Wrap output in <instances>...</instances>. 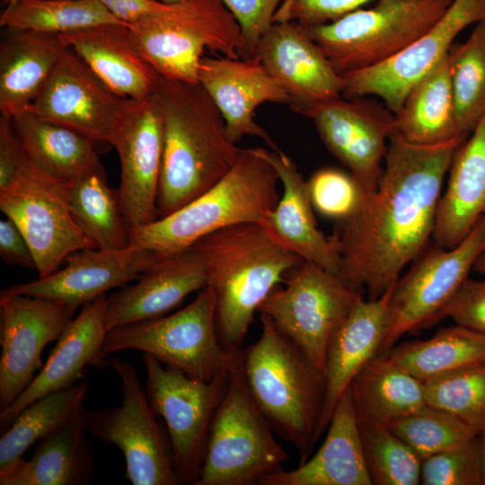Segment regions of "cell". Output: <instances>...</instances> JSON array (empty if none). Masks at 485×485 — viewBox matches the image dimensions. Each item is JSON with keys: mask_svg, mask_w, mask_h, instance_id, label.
<instances>
[{"mask_svg": "<svg viewBox=\"0 0 485 485\" xmlns=\"http://www.w3.org/2000/svg\"><path fill=\"white\" fill-rule=\"evenodd\" d=\"M465 139L420 146L394 132L376 189L330 236L340 257V278L377 299L399 279L433 236L443 183Z\"/></svg>", "mask_w": 485, "mask_h": 485, "instance_id": "6da1fadb", "label": "cell"}, {"mask_svg": "<svg viewBox=\"0 0 485 485\" xmlns=\"http://www.w3.org/2000/svg\"><path fill=\"white\" fill-rule=\"evenodd\" d=\"M155 93L164 119L157 196L160 218L221 181L234 165L242 148L227 137L224 118L200 84L161 76Z\"/></svg>", "mask_w": 485, "mask_h": 485, "instance_id": "7a4b0ae2", "label": "cell"}, {"mask_svg": "<svg viewBox=\"0 0 485 485\" xmlns=\"http://www.w3.org/2000/svg\"><path fill=\"white\" fill-rule=\"evenodd\" d=\"M200 254L207 287L216 299L220 343L241 350L260 304L284 275L304 260L279 244L259 223L222 228L193 244Z\"/></svg>", "mask_w": 485, "mask_h": 485, "instance_id": "3957f363", "label": "cell"}, {"mask_svg": "<svg viewBox=\"0 0 485 485\" xmlns=\"http://www.w3.org/2000/svg\"><path fill=\"white\" fill-rule=\"evenodd\" d=\"M261 334L238 352L240 368L259 410L281 439L294 445L300 463L322 436L326 378L271 319L260 313Z\"/></svg>", "mask_w": 485, "mask_h": 485, "instance_id": "277c9868", "label": "cell"}, {"mask_svg": "<svg viewBox=\"0 0 485 485\" xmlns=\"http://www.w3.org/2000/svg\"><path fill=\"white\" fill-rule=\"evenodd\" d=\"M278 181L276 169L257 147L242 148L221 181L172 214L131 231L130 245L162 259L222 228L260 224L279 201Z\"/></svg>", "mask_w": 485, "mask_h": 485, "instance_id": "5b68a950", "label": "cell"}, {"mask_svg": "<svg viewBox=\"0 0 485 485\" xmlns=\"http://www.w3.org/2000/svg\"><path fill=\"white\" fill-rule=\"evenodd\" d=\"M143 57L164 78L198 83L206 49L220 56H243L240 26L221 0H156L152 11L128 26Z\"/></svg>", "mask_w": 485, "mask_h": 485, "instance_id": "8992f818", "label": "cell"}, {"mask_svg": "<svg viewBox=\"0 0 485 485\" xmlns=\"http://www.w3.org/2000/svg\"><path fill=\"white\" fill-rule=\"evenodd\" d=\"M238 352L228 370L196 485H260L289 460L247 388Z\"/></svg>", "mask_w": 485, "mask_h": 485, "instance_id": "52a82bcc", "label": "cell"}, {"mask_svg": "<svg viewBox=\"0 0 485 485\" xmlns=\"http://www.w3.org/2000/svg\"><path fill=\"white\" fill-rule=\"evenodd\" d=\"M454 0H378L338 20L303 25L340 75L380 65L425 34Z\"/></svg>", "mask_w": 485, "mask_h": 485, "instance_id": "ba28073f", "label": "cell"}, {"mask_svg": "<svg viewBox=\"0 0 485 485\" xmlns=\"http://www.w3.org/2000/svg\"><path fill=\"white\" fill-rule=\"evenodd\" d=\"M128 349L148 354L163 365L202 381L227 372L236 354L225 351L220 343L215 295L208 287L172 314L110 330L97 366L106 365V357L111 354Z\"/></svg>", "mask_w": 485, "mask_h": 485, "instance_id": "9c48e42d", "label": "cell"}, {"mask_svg": "<svg viewBox=\"0 0 485 485\" xmlns=\"http://www.w3.org/2000/svg\"><path fill=\"white\" fill-rule=\"evenodd\" d=\"M106 365L120 379L122 401L111 409L87 410V432L122 452L125 479L133 485H182L166 428L157 420L135 367L118 358Z\"/></svg>", "mask_w": 485, "mask_h": 485, "instance_id": "30bf717a", "label": "cell"}, {"mask_svg": "<svg viewBox=\"0 0 485 485\" xmlns=\"http://www.w3.org/2000/svg\"><path fill=\"white\" fill-rule=\"evenodd\" d=\"M258 308L324 373L329 342L349 313L357 290L322 266L304 260Z\"/></svg>", "mask_w": 485, "mask_h": 485, "instance_id": "8fae6325", "label": "cell"}, {"mask_svg": "<svg viewBox=\"0 0 485 485\" xmlns=\"http://www.w3.org/2000/svg\"><path fill=\"white\" fill-rule=\"evenodd\" d=\"M149 403L163 419L176 472L185 485H196L211 424L227 385L228 371L210 381L191 378L182 371L142 354Z\"/></svg>", "mask_w": 485, "mask_h": 485, "instance_id": "7c38bea8", "label": "cell"}, {"mask_svg": "<svg viewBox=\"0 0 485 485\" xmlns=\"http://www.w3.org/2000/svg\"><path fill=\"white\" fill-rule=\"evenodd\" d=\"M67 184L43 172L24 152L17 180L0 190V209L25 236L39 278L57 270L69 254L98 248L72 216Z\"/></svg>", "mask_w": 485, "mask_h": 485, "instance_id": "4fadbf2b", "label": "cell"}, {"mask_svg": "<svg viewBox=\"0 0 485 485\" xmlns=\"http://www.w3.org/2000/svg\"><path fill=\"white\" fill-rule=\"evenodd\" d=\"M485 251V215L455 246L437 244L422 252L391 288L390 326L381 354L403 335L439 321L443 308L458 290Z\"/></svg>", "mask_w": 485, "mask_h": 485, "instance_id": "5bb4252c", "label": "cell"}, {"mask_svg": "<svg viewBox=\"0 0 485 485\" xmlns=\"http://www.w3.org/2000/svg\"><path fill=\"white\" fill-rule=\"evenodd\" d=\"M110 145L120 163L118 192L130 231L154 222L159 218L157 196L164 147L163 113L155 93L127 100Z\"/></svg>", "mask_w": 485, "mask_h": 485, "instance_id": "9a60e30c", "label": "cell"}, {"mask_svg": "<svg viewBox=\"0 0 485 485\" xmlns=\"http://www.w3.org/2000/svg\"><path fill=\"white\" fill-rule=\"evenodd\" d=\"M485 21V0H454L443 16L419 40L391 59L342 75V97L376 96L396 114L414 84L449 53L459 33Z\"/></svg>", "mask_w": 485, "mask_h": 485, "instance_id": "2e32d148", "label": "cell"}, {"mask_svg": "<svg viewBox=\"0 0 485 485\" xmlns=\"http://www.w3.org/2000/svg\"><path fill=\"white\" fill-rule=\"evenodd\" d=\"M75 311L56 300L0 294V411L30 385L44 348L58 340Z\"/></svg>", "mask_w": 485, "mask_h": 485, "instance_id": "e0dca14e", "label": "cell"}, {"mask_svg": "<svg viewBox=\"0 0 485 485\" xmlns=\"http://www.w3.org/2000/svg\"><path fill=\"white\" fill-rule=\"evenodd\" d=\"M308 118L327 149L367 192L374 191L395 132L394 114L367 97H340L317 106Z\"/></svg>", "mask_w": 485, "mask_h": 485, "instance_id": "ac0fdd59", "label": "cell"}, {"mask_svg": "<svg viewBox=\"0 0 485 485\" xmlns=\"http://www.w3.org/2000/svg\"><path fill=\"white\" fill-rule=\"evenodd\" d=\"M127 100L107 87L76 52L65 47L45 86L26 109L93 143L110 144Z\"/></svg>", "mask_w": 485, "mask_h": 485, "instance_id": "d6986e66", "label": "cell"}, {"mask_svg": "<svg viewBox=\"0 0 485 485\" xmlns=\"http://www.w3.org/2000/svg\"><path fill=\"white\" fill-rule=\"evenodd\" d=\"M253 56L285 88L297 113L308 117L317 106L342 97L343 76L297 22H274Z\"/></svg>", "mask_w": 485, "mask_h": 485, "instance_id": "ffe728a7", "label": "cell"}, {"mask_svg": "<svg viewBox=\"0 0 485 485\" xmlns=\"http://www.w3.org/2000/svg\"><path fill=\"white\" fill-rule=\"evenodd\" d=\"M198 83L220 110L227 137L237 144L245 136L261 138L270 149L277 145L253 119L255 110L264 102L290 105L291 99L260 60L203 56L198 67Z\"/></svg>", "mask_w": 485, "mask_h": 485, "instance_id": "44dd1931", "label": "cell"}, {"mask_svg": "<svg viewBox=\"0 0 485 485\" xmlns=\"http://www.w3.org/2000/svg\"><path fill=\"white\" fill-rule=\"evenodd\" d=\"M158 260L151 251L132 245L115 251L83 249L69 254L63 269L9 286L1 293L56 300L76 310L107 291L136 280Z\"/></svg>", "mask_w": 485, "mask_h": 485, "instance_id": "7402d4cb", "label": "cell"}, {"mask_svg": "<svg viewBox=\"0 0 485 485\" xmlns=\"http://www.w3.org/2000/svg\"><path fill=\"white\" fill-rule=\"evenodd\" d=\"M207 287L200 254L193 247L155 261L132 286L108 297L105 324L110 330L164 315L190 293Z\"/></svg>", "mask_w": 485, "mask_h": 485, "instance_id": "603a6c76", "label": "cell"}, {"mask_svg": "<svg viewBox=\"0 0 485 485\" xmlns=\"http://www.w3.org/2000/svg\"><path fill=\"white\" fill-rule=\"evenodd\" d=\"M108 297L102 295L83 305L57 340L47 362L30 385L5 410L0 411L1 433L29 404L53 392L69 387L85 375L87 366H97L107 334Z\"/></svg>", "mask_w": 485, "mask_h": 485, "instance_id": "cb8c5ba5", "label": "cell"}, {"mask_svg": "<svg viewBox=\"0 0 485 485\" xmlns=\"http://www.w3.org/2000/svg\"><path fill=\"white\" fill-rule=\"evenodd\" d=\"M276 169L283 186L277 207L260 223L283 247L340 278L341 261L331 237L317 226L306 181L280 150L257 147Z\"/></svg>", "mask_w": 485, "mask_h": 485, "instance_id": "d4e9b609", "label": "cell"}, {"mask_svg": "<svg viewBox=\"0 0 485 485\" xmlns=\"http://www.w3.org/2000/svg\"><path fill=\"white\" fill-rule=\"evenodd\" d=\"M391 288L377 299L366 300L359 293L349 313L329 342L325 357L326 400L321 435L327 430L338 401L354 376L366 362L381 354L390 326Z\"/></svg>", "mask_w": 485, "mask_h": 485, "instance_id": "484cf974", "label": "cell"}, {"mask_svg": "<svg viewBox=\"0 0 485 485\" xmlns=\"http://www.w3.org/2000/svg\"><path fill=\"white\" fill-rule=\"evenodd\" d=\"M58 37L116 94L142 99L155 93L161 75L139 53L127 25L101 23Z\"/></svg>", "mask_w": 485, "mask_h": 485, "instance_id": "4316f807", "label": "cell"}, {"mask_svg": "<svg viewBox=\"0 0 485 485\" xmlns=\"http://www.w3.org/2000/svg\"><path fill=\"white\" fill-rule=\"evenodd\" d=\"M318 451L291 471L265 478L260 485H372L349 387L332 413Z\"/></svg>", "mask_w": 485, "mask_h": 485, "instance_id": "83f0119b", "label": "cell"}, {"mask_svg": "<svg viewBox=\"0 0 485 485\" xmlns=\"http://www.w3.org/2000/svg\"><path fill=\"white\" fill-rule=\"evenodd\" d=\"M455 150L433 232L435 243L458 244L485 214V115Z\"/></svg>", "mask_w": 485, "mask_h": 485, "instance_id": "f1b7e54d", "label": "cell"}, {"mask_svg": "<svg viewBox=\"0 0 485 485\" xmlns=\"http://www.w3.org/2000/svg\"><path fill=\"white\" fill-rule=\"evenodd\" d=\"M86 412L84 404L40 439L31 457L1 476L0 485H89L94 463L85 436Z\"/></svg>", "mask_w": 485, "mask_h": 485, "instance_id": "f546056e", "label": "cell"}, {"mask_svg": "<svg viewBox=\"0 0 485 485\" xmlns=\"http://www.w3.org/2000/svg\"><path fill=\"white\" fill-rule=\"evenodd\" d=\"M66 46L58 35L4 28L0 38V111L26 109L41 92Z\"/></svg>", "mask_w": 485, "mask_h": 485, "instance_id": "4dcf8cb0", "label": "cell"}, {"mask_svg": "<svg viewBox=\"0 0 485 485\" xmlns=\"http://www.w3.org/2000/svg\"><path fill=\"white\" fill-rule=\"evenodd\" d=\"M11 117L27 157L50 176L72 182L105 172L94 143L81 133L27 109Z\"/></svg>", "mask_w": 485, "mask_h": 485, "instance_id": "1f68e13d", "label": "cell"}, {"mask_svg": "<svg viewBox=\"0 0 485 485\" xmlns=\"http://www.w3.org/2000/svg\"><path fill=\"white\" fill-rule=\"evenodd\" d=\"M394 120L395 132L411 144L466 139L457 126L448 55L410 89Z\"/></svg>", "mask_w": 485, "mask_h": 485, "instance_id": "d6a6232c", "label": "cell"}, {"mask_svg": "<svg viewBox=\"0 0 485 485\" xmlns=\"http://www.w3.org/2000/svg\"><path fill=\"white\" fill-rule=\"evenodd\" d=\"M349 389L357 422L388 425L424 406V383L379 354L357 372Z\"/></svg>", "mask_w": 485, "mask_h": 485, "instance_id": "836d02e7", "label": "cell"}, {"mask_svg": "<svg viewBox=\"0 0 485 485\" xmlns=\"http://www.w3.org/2000/svg\"><path fill=\"white\" fill-rule=\"evenodd\" d=\"M385 354L425 383L485 363V334L455 324L427 340L395 344Z\"/></svg>", "mask_w": 485, "mask_h": 485, "instance_id": "e575fe53", "label": "cell"}, {"mask_svg": "<svg viewBox=\"0 0 485 485\" xmlns=\"http://www.w3.org/2000/svg\"><path fill=\"white\" fill-rule=\"evenodd\" d=\"M89 377L34 401L13 419L0 437V477L23 459L24 453L40 439L66 421L88 393Z\"/></svg>", "mask_w": 485, "mask_h": 485, "instance_id": "d590c367", "label": "cell"}, {"mask_svg": "<svg viewBox=\"0 0 485 485\" xmlns=\"http://www.w3.org/2000/svg\"><path fill=\"white\" fill-rule=\"evenodd\" d=\"M66 197L75 221L98 248L115 251L130 246L131 231L119 192L108 185L105 172L68 182Z\"/></svg>", "mask_w": 485, "mask_h": 485, "instance_id": "8d00e7d4", "label": "cell"}, {"mask_svg": "<svg viewBox=\"0 0 485 485\" xmlns=\"http://www.w3.org/2000/svg\"><path fill=\"white\" fill-rule=\"evenodd\" d=\"M108 22H119L100 0H13L0 15L2 28L57 35Z\"/></svg>", "mask_w": 485, "mask_h": 485, "instance_id": "74e56055", "label": "cell"}, {"mask_svg": "<svg viewBox=\"0 0 485 485\" xmlns=\"http://www.w3.org/2000/svg\"><path fill=\"white\" fill-rule=\"evenodd\" d=\"M448 57L457 126L467 137L485 115V21L465 42L454 44Z\"/></svg>", "mask_w": 485, "mask_h": 485, "instance_id": "f35d334b", "label": "cell"}, {"mask_svg": "<svg viewBox=\"0 0 485 485\" xmlns=\"http://www.w3.org/2000/svg\"><path fill=\"white\" fill-rule=\"evenodd\" d=\"M364 458L374 485H418L422 459L387 425L358 422Z\"/></svg>", "mask_w": 485, "mask_h": 485, "instance_id": "ab89813d", "label": "cell"}, {"mask_svg": "<svg viewBox=\"0 0 485 485\" xmlns=\"http://www.w3.org/2000/svg\"><path fill=\"white\" fill-rule=\"evenodd\" d=\"M387 426L422 460L467 444L478 436L474 428L454 414L427 403Z\"/></svg>", "mask_w": 485, "mask_h": 485, "instance_id": "60d3db41", "label": "cell"}, {"mask_svg": "<svg viewBox=\"0 0 485 485\" xmlns=\"http://www.w3.org/2000/svg\"><path fill=\"white\" fill-rule=\"evenodd\" d=\"M427 404L445 410L479 434L485 424V363L424 383Z\"/></svg>", "mask_w": 485, "mask_h": 485, "instance_id": "b9f144b4", "label": "cell"}, {"mask_svg": "<svg viewBox=\"0 0 485 485\" xmlns=\"http://www.w3.org/2000/svg\"><path fill=\"white\" fill-rule=\"evenodd\" d=\"M306 184L313 210L337 223L352 217L370 193L349 172L332 167L317 170Z\"/></svg>", "mask_w": 485, "mask_h": 485, "instance_id": "7bdbcfd3", "label": "cell"}, {"mask_svg": "<svg viewBox=\"0 0 485 485\" xmlns=\"http://www.w3.org/2000/svg\"><path fill=\"white\" fill-rule=\"evenodd\" d=\"M420 484L484 485L482 456L478 436L422 461Z\"/></svg>", "mask_w": 485, "mask_h": 485, "instance_id": "ee69618b", "label": "cell"}, {"mask_svg": "<svg viewBox=\"0 0 485 485\" xmlns=\"http://www.w3.org/2000/svg\"><path fill=\"white\" fill-rule=\"evenodd\" d=\"M237 21L244 48L242 57H253L260 38L274 23L283 0H221Z\"/></svg>", "mask_w": 485, "mask_h": 485, "instance_id": "f6af8a7d", "label": "cell"}, {"mask_svg": "<svg viewBox=\"0 0 485 485\" xmlns=\"http://www.w3.org/2000/svg\"><path fill=\"white\" fill-rule=\"evenodd\" d=\"M372 0H283L273 22L295 21L303 25L333 22Z\"/></svg>", "mask_w": 485, "mask_h": 485, "instance_id": "bcb514c9", "label": "cell"}, {"mask_svg": "<svg viewBox=\"0 0 485 485\" xmlns=\"http://www.w3.org/2000/svg\"><path fill=\"white\" fill-rule=\"evenodd\" d=\"M444 318L485 334V281L468 277L441 311Z\"/></svg>", "mask_w": 485, "mask_h": 485, "instance_id": "7dc6e473", "label": "cell"}, {"mask_svg": "<svg viewBox=\"0 0 485 485\" xmlns=\"http://www.w3.org/2000/svg\"><path fill=\"white\" fill-rule=\"evenodd\" d=\"M24 151L14 128L12 117L0 116V190L15 182L20 172Z\"/></svg>", "mask_w": 485, "mask_h": 485, "instance_id": "c3c4849f", "label": "cell"}, {"mask_svg": "<svg viewBox=\"0 0 485 485\" xmlns=\"http://www.w3.org/2000/svg\"><path fill=\"white\" fill-rule=\"evenodd\" d=\"M0 256L9 266L36 269L34 257L25 236L8 217L0 221Z\"/></svg>", "mask_w": 485, "mask_h": 485, "instance_id": "681fc988", "label": "cell"}, {"mask_svg": "<svg viewBox=\"0 0 485 485\" xmlns=\"http://www.w3.org/2000/svg\"><path fill=\"white\" fill-rule=\"evenodd\" d=\"M119 22L129 26L147 15L156 0H100Z\"/></svg>", "mask_w": 485, "mask_h": 485, "instance_id": "f907efd6", "label": "cell"}, {"mask_svg": "<svg viewBox=\"0 0 485 485\" xmlns=\"http://www.w3.org/2000/svg\"><path fill=\"white\" fill-rule=\"evenodd\" d=\"M478 439L480 443L481 456H482V464H483V479L485 485V424L478 434Z\"/></svg>", "mask_w": 485, "mask_h": 485, "instance_id": "816d5d0a", "label": "cell"}, {"mask_svg": "<svg viewBox=\"0 0 485 485\" xmlns=\"http://www.w3.org/2000/svg\"><path fill=\"white\" fill-rule=\"evenodd\" d=\"M473 270L480 275L485 276V251L477 259Z\"/></svg>", "mask_w": 485, "mask_h": 485, "instance_id": "f5cc1de1", "label": "cell"}, {"mask_svg": "<svg viewBox=\"0 0 485 485\" xmlns=\"http://www.w3.org/2000/svg\"><path fill=\"white\" fill-rule=\"evenodd\" d=\"M158 1L163 2V3H166V4H174V3L181 2L182 0H158Z\"/></svg>", "mask_w": 485, "mask_h": 485, "instance_id": "db71d44e", "label": "cell"}, {"mask_svg": "<svg viewBox=\"0 0 485 485\" xmlns=\"http://www.w3.org/2000/svg\"><path fill=\"white\" fill-rule=\"evenodd\" d=\"M2 4H4V5H7L8 3H9V0H1Z\"/></svg>", "mask_w": 485, "mask_h": 485, "instance_id": "11a10c76", "label": "cell"}, {"mask_svg": "<svg viewBox=\"0 0 485 485\" xmlns=\"http://www.w3.org/2000/svg\"><path fill=\"white\" fill-rule=\"evenodd\" d=\"M12 1H13V0H9V3L12 2ZM9 3H8V4H9Z\"/></svg>", "mask_w": 485, "mask_h": 485, "instance_id": "9f6ffc18", "label": "cell"}, {"mask_svg": "<svg viewBox=\"0 0 485 485\" xmlns=\"http://www.w3.org/2000/svg\"><path fill=\"white\" fill-rule=\"evenodd\" d=\"M485 215V214H484Z\"/></svg>", "mask_w": 485, "mask_h": 485, "instance_id": "6f0895ef", "label": "cell"}]
</instances>
